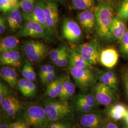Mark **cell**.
Masks as SVG:
<instances>
[{
	"label": "cell",
	"mask_w": 128,
	"mask_h": 128,
	"mask_svg": "<svg viewBox=\"0 0 128 128\" xmlns=\"http://www.w3.org/2000/svg\"><path fill=\"white\" fill-rule=\"evenodd\" d=\"M96 20V36L102 41L111 42L114 40L110 28L114 18V9L107 2H101L94 8Z\"/></svg>",
	"instance_id": "cell-1"
},
{
	"label": "cell",
	"mask_w": 128,
	"mask_h": 128,
	"mask_svg": "<svg viewBox=\"0 0 128 128\" xmlns=\"http://www.w3.org/2000/svg\"><path fill=\"white\" fill-rule=\"evenodd\" d=\"M23 117L30 127L35 128H45L50 122L44 108L37 104L28 106Z\"/></svg>",
	"instance_id": "cell-2"
},
{
	"label": "cell",
	"mask_w": 128,
	"mask_h": 128,
	"mask_svg": "<svg viewBox=\"0 0 128 128\" xmlns=\"http://www.w3.org/2000/svg\"><path fill=\"white\" fill-rule=\"evenodd\" d=\"M44 108L49 121L52 122L60 121L71 113V107L66 101L46 100Z\"/></svg>",
	"instance_id": "cell-3"
},
{
	"label": "cell",
	"mask_w": 128,
	"mask_h": 128,
	"mask_svg": "<svg viewBox=\"0 0 128 128\" xmlns=\"http://www.w3.org/2000/svg\"><path fill=\"white\" fill-rule=\"evenodd\" d=\"M69 70L76 84L82 90H87L96 82V76L91 69L77 68L69 66Z\"/></svg>",
	"instance_id": "cell-4"
},
{
	"label": "cell",
	"mask_w": 128,
	"mask_h": 128,
	"mask_svg": "<svg viewBox=\"0 0 128 128\" xmlns=\"http://www.w3.org/2000/svg\"><path fill=\"white\" fill-rule=\"evenodd\" d=\"M51 36L50 33L41 25L32 20L25 21L17 34L18 37H30L47 41H50Z\"/></svg>",
	"instance_id": "cell-5"
},
{
	"label": "cell",
	"mask_w": 128,
	"mask_h": 128,
	"mask_svg": "<svg viewBox=\"0 0 128 128\" xmlns=\"http://www.w3.org/2000/svg\"><path fill=\"white\" fill-rule=\"evenodd\" d=\"M23 51L28 59L32 62H39L44 60L48 52V48L38 40H30L24 43Z\"/></svg>",
	"instance_id": "cell-6"
},
{
	"label": "cell",
	"mask_w": 128,
	"mask_h": 128,
	"mask_svg": "<svg viewBox=\"0 0 128 128\" xmlns=\"http://www.w3.org/2000/svg\"><path fill=\"white\" fill-rule=\"evenodd\" d=\"M74 50L92 66L99 62L101 46L96 40H92L79 45Z\"/></svg>",
	"instance_id": "cell-7"
},
{
	"label": "cell",
	"mask_w": 128,
	"mask_h": 128,
	"mask_svg": "<svg viewBox=\"0 0 128 128\" xmlns=\"http://www.w3.org/2000/svg\"><path fill=\"white\" fill-rule=\"evenodd\" d=\"M45 3V14L46 27L52 35L57 32L59 22L58 5L54 0H46Z\"/></svg>",
	"instance_id": "cell-8"
},
{
	"label": "cell",
	"mask_w": 128,
	"mask_h": 128,
	"mask_svg": "<svg viewBox=\"0 0 128 128\" xmlns=\"http://www.w3.org/2000/svg\"><path fill=\"white\" fill-rule=\"evenodd\" d=\"M61 28L63 37L71 44L78 43L82 38V31L80 26L71 18L64 19Z\"/></svg>",
	"instance_id": "cell-9"
},
{
	"label": "cell",
	"mask_w": 128,
	"mask_h": 128,
	"mask_svg": "<svg viewBox=\"0 0 128 128\" xmlns=\"http://www.w3.org/2000/svg\"><path fill=\"white\" fill-rule=\"evenodd\" d=\"M94 96L98 104L109 107L115 100L114 91L110 87L101 82L95 84Z\"/></svg>",
	"instance_id": "cell-10"
},
{
	"label": "cell",
	"mask_w": 128,
	"mask_h": 128,
	"mask_svg": "<svg viewBox=\"0 0 128 128\" xmlns=\"http://www.w3.org/2000/svg\"><path fill=\"white\" fill-rule=\"evenodd\" d=\"M78 22L84 31L87 34H90L96 30V20L94 10H83L78 14L77 16Z\"/></svg>",
	"instance_id": "cell-11"
},
{
	"label": "cell",
	"mask_w": 128,
	"mask_h": 128,
	"mask_svg": "<svg viewBox=\"0 0 128 128\" xmlns=\"http://www.w3.org/2000/svg\"><path fill=\"white\" fill-rule=\"evenodd\" d=\"M23 16V19L25 21L32 20L36 22L48 32L46 25L45 3L42 0L38 1L36 4L34 11L32 14Z\"/></svg>",
	"instance_id": "cell-12"
},
{
	"label": "cell",
	"mask_w": 128,
	"mask_h": 128,
	"mask_svg": "<svg viewBox=\"0 0 128 128\" xmlns=\"http://www.w3.org/2000/svg\"><path fill=\"white\" fill-rule=\"evenodd\" d=\"M119 55L117 51L114 48H108L102 50L99 62L108 68H112L117 64Z\"/></svg>",
	"instance_id": "cell-13"
},
{
	"label": "cell",
	"mask_w": 128,
	"mask_h": 128,
	"mask_svg": "<svg viewBox=\"0 0 128 128\" xmlns=\"http://www.w3.org/2000/svg\"><path fill=\"white\" fill-rule=\"evenodd\" d=\"M79 122L83 128H100L104 125L101 115L97 113L85 114L81 116Z\"/></svg>",
	"instance_id": "cell-14"
},
{
	"label": "cell",
	"mask_w": 128,
	"mask_h": 128,
	"mask_svg": "<svg viewBox=\"0 0 128 128\" xmlns=\"http://www.w3.org/2000/svg\"><path fill=\"white\" fill-rule=\"evenodd\" d=\"M22 61L20 54L17 50L6 51L0 53V62L1 65L19 67L21 66Z\"/></svg>",
	"instance_id": "cell-15"
},
{
	"label": "cell",
	"mask_w": 128,
	"mask_h": 128,
	"mask_svg": "<svg viewBox=\"0 0 128 128\" xmlns=\"http://www.w3.org/2000/svg\"><path fill=\"white\" fill-rule=\"evenodd\" d=\"M126 21L116 16L112 21L110 30L114 40L120 42L127 31Z\"/></svg>",
	"instance_id": "cell-16"
},
{
	"label": "cell",
	"mask_w": 128,
	"mask_h": 128,
	"mask_svg": "<svg viewBox=\"0 0 128 128\" xmlns=\"http://www.w3.org/2000/svg\"><path fill=\"white\" fill-rule=\"evenodd\" d=\"M23 14L18 7L12 9L7 17V22L10 29L14 32L20 30L22 26Z\"/></svg>",
	"instance_id": "cell-17"
},
{
	"label": "cell",
	"mask_w": 128,
	"mask_h": 128,
	"mask_svg": "<svg viewBox=\"0 0 128 128\" xmlns=\"http://www.w3.org/2000/svg\"><path fill=\"white\" fill-rule=\"evenodd\" d=\"M98 78L100 82L110 87L114 92L118 91V78L114 71L110 70L100 71L98 74Z\"/></svg>",
	"instance_id": "cell-18"
},
{
	"label": "cell",
	"mask_w": 128,
	"mask_h": 128,
	"mask_svg": "<svg viewBox=\"0 0 128 128\" xmlns=\"http://www.w3.org/2000/svg\"><path fill=\"white\" fill-rule=\"evenodd\" d=\"M17 86L23 96L28 98H32L37 94L36 85L33 82L25 78L18 80Z\"/></svg>",
	"instance_id": "cell-19"
},
{
	"label": "cell",
	"mask_w": 128,
	"mask_h": 128,
	"mask_svg": "<svg viewBox=\"0 0 128 128\" xmlns=\"http://www.w3.org/2000/svg\"><path fill=\"white\" fill-rule=\"evenodd\" d=\"M128 112V108L126 105L118 103L110 106L107 114L112 120L118 121L124 119Z\"/></svg>",
	"instance_id": "cell-20"
},
{
	"label": "cell",
	"mask_w": 128,
	"mask_h": 128,
	"mask_svg": "<svg viewBox=\"0 0 128 128\" xmlns=\"http://www.w3.org/2000/svg\"><path fill=\"white\" fill-rule=\"evenodd\" d=\"M69 66L81 68H92V65L84 60L74 49L69 50Z\"/></svg>",
	"instance_id": "cell-21"
},
{
	"label": "cell",
	"mask_w": 128,
	"mask_h": 128,
	"mask_svg": "<svg viewBox=\"0 0 128 128\" xmlns=\"http://www.w3.org/2000/svg\"><path fill=\"white\" fill-rule=\"evenodd\" d=\"M61 78L63 83V91L59 97L61 101H66L73 96L76 92V86L68 76Z\"/></svg>",
	"instance_id": "cell-22"
},
{
	"label": "cell",
	"mask_w": 128,
	"mask_h": 128,
	"mask_svg": "<svg viewBox=\"0 0 128 128\" xmlns=\"http://www.w3.org/2000/svg\"><path fill=\"white\" fill-rule=\"evenodd\" d=\"M0 76L10 86L13 88L17 86L18 81V75L14 69L9 66H4L0 69Z\"/></svg>",
	"instance_id": "cell-23"
},
{
	"label": "cell",
	"mask_w": 128,
	"mask_h": 128,
	"mask_svg": "<svg viewBox=\"0 0 128 128\" xmlns=\"http://www.w3.org/2000/svg\"><path fill=\"white\" fill-rule=\"evenodd\" d=\"M20 41L17 38L14 36H8L1 39L0 42V53L6 51L17 50Z\"/></svg>",
	"instance_id": "cell-24"
},
{
	"label": "cell",
	"mask_w": 128,
	"mask_h": 128,
	"mask_svg": "<svg viewBox=\"0 0 128 128\" xmlns=\"http://www.w3.org/2000/svg\"><path fill=\"white\" fill-rule=\"evenodd\" d=\"M72 6L79 10H92L95 8V0H72Z\"/></svg>",
	"instance_id": "cell-25"
},
{
	"label": "cell",
	"mask_w": 128,
	"mask_h": 128,
	"mask_svg": "<svg viewBox=\"0 0 128 128\" xmlns=\"http://www.w3.org/2000/svg\"><path fill=\"white\" fill-rule=\"evenodd\" d=\"M68 49L66 46L63 45L51 51L50 53V56L53 64L58 66L64 53Z\"/></svg>",
	"instance_id": "cell-26"
},
{
	"label": "cell",
	"mask_w": 128,
	"mask_h": 128,
	"mask_svg": "<svg viewBox=\"0 0 128 128\" xmlns=\"http://www.w3.org/2000/svg\"><path fill=\"white\" fill-rule=\"evenodd\" d=\"M36 4V0H20L19 2V7L22 10L23 15L32 14L34 10Z\"/></svg>",
	"instance_id": "cell-27"
},
{
	"label": "cell",
	"mask_w": 128,
	"mask_h": 128,
	"mask_svg": "<svg viewBox=\"0 0 128 128\" xmlns=\"http://www.w3.org/2000/svg\"><path fill=\"white\" fill-rule=\"evenodd\" d=\"M117 16L128 20V0H120L117 8Z\"/></svg>",
	"instance_id": "cell-28"
},
{
	"label": "cell",
	"mask_w": 128,
	"mask_h": 128,
	"mask_svg": "<svg viewBox=\"0 0 128 128\" xmlns=\"http://www.w3.org/2000/svg\"><path fill=\"white\" fill-rule=\"evenodd\" d=\"M22 74L23 78L28 80L34 82L36 78V74L32 64L27 62L23 66L22 70Z\"/></svg>",
	"instance_id": "cell-29"
},
{
	"label": "cell",
	"mask_w": 128,
	"mask_h": 128,
	"mask_svg": "<svg viewBox=\"0 0 128 128\" xmlns=\"http://www.w3.org/2000/svg\"><path fill=\"white\" fill-rule=\"evenodd\" d=\"M20 104V102L18 101L17 98L14 96L9 95L6 98H5L4 101H2L0 106L2 111L4 112L7 110H9L10 108H12L14 106L18 105Z\"/></svg>",
	"instance_id": "cell-30"
},
{
	"label": "cell",
	"mask_w": 128,
	"mask_h": 128,
	"mask_svg": "<svg viewBox=\"0 0 128 128\" xmlns=\"http://www.w3.org/2000/svg\"><path fill=\"white\" fill-rule=\"evenodd\" d=\"M75 104L76 109L80 112L84 114H88L94 111V107L87 104L80 99L76 98Z\"/></svg>",
	"instance_id": "cell-31"
},
{
	"label": "cell",
	"mask_w": 128,
	"mask_h": 128,
	"mask_svg": "<svg viewBox=\"0 0 128 128\" xmlns=\"http://www.w3.org/2000/svg\"><path fill=\"white\" fill-rule=\"evenodd\" d=\"M120 43V52L125 58H128V30Z\"/></svg>",
	"instance_id": "cell-32"
},
{
	"label": "cell",
	"mask_w": 128,
	"mask_h": 128,
	"mask_svg": "<svg viewBox=\"0 0 128 128\" xmlns=\"http://www.w3.org/2000/svg\"><path fill=\"white\" fill-rule=\"evenodd\" d=\"M77 98L80 99L87 104L91 106L92 107H95L98 103L94 95L91 94H80L76 96Z\"/></svg>",
	"instance_id": "cell-33"
},
{
	"label": "cell",
	"mask_w": 128,
	"mask_h": 128,
	"mask_svg": "<svg viewBox=\"0 0 128 128\" xmlns=\"http://www.w3.org/2000/svg\"><path fill=\"white\" fill-rule=\"evenodd\" d=\"M54 80L48 84L46 90V96L51 99H55L58 97H59V94L56 90Z\"/></svg>",
	"instance_id": "cell-34"
},
{
	"label": "cell",
	"mask_w": 128,
	"mask_h": 128,
	"mask_svg": "<svg viewBox=\"0 0 128 128\" xmlns=\"http://www.w3.org/2000/svg\"><path fill=\"white\" fill-rule=\"evenodd\" d=\"M9 87L4 82L1 81L0 83V105H1L5 98L9 96Z\"/></svg>",
	"instance_id": "cell-35"
},
{
	"label": "cell",
	"mask_w": 128,
	"mask_h": 128,
	"mask_svg": "<svg viewBox=\"0 0 128 128\" xmlns=\"http://www.w3.org/2000/svg\"><path fill=\"white\" fill-rule=\"evenodd\" d=\"M55 70L53 66L50 64H44L40 67L39 72L40 78H42L48 74L54 72Z\"/></svg>",
	"instance_id": "cell-36"
},
{
	"label": "cell",
	"mask_w": 128,
	"mask_h": 128,
	"mask_svg": "<svg viewBox=\"0 0 128 128\" xmlns=\"http://www.w3.org/2000/svg\"><path fill=\"white\" fill-rule=\"evenodd\" d=\"M21 104L12 107V108H10L9 110H7L4 112L5 117L10 118L14 116L15 115L17 114L18 113V112L21 109Z\"/></svg>",
	"instance_id": "cell-37"
},
{
	"label": "cell",
	"mask_w": 128,
	"mask_h": 128,
	"mask_svg": "<svg viewBox=\"0 0 128 128\" xmlns=\"http://www.w3.org/2000/svg\"><path fill=\"white\" fill-rule=\"evenodd\" d=\"M10 128H30V126L23 120H20L10 124Z\"/></svg>",
	"instance_id": "cell-38"
},
{
	"label": "cell",
	"mask_w": 128,
	"mask_h": 128,
	"mask_svg": "<svg viewBox=\"0 0 128 128\" xmlns=\"http://www.w3.org/2000/svg\"><path fill=\"white\" fill-rule=\"evenodd\" d=\"M56 77V74L55 71L47 74L44 76L40 78L41 82L44 84H48L50 82H53Z\"/></svg>",
	"instance_id": "cell-39"
},
{
	"label": "cell",
	"mask_w": 128,
	"mask_h": 128,
	"mask_svg": "<svg viewBox=\"0 0 128 128\" xmlns=\"http://www.w3.org/2000/svg\"><path fill=\"white\" fill-rule=\"evenodd\" d=\"M0 10L4 13H6L12 10L9 0H0Z\"/></svg>",
	"instance_id": "cell-40"
},
{
	"label": "cell",
	"mask_w": 128,
	"mask_h": 128,
	"mask_svg": "<svg viewBox=\"0 0 128 128\" xmlns=\"http://www.w3.org/2000/svg\"><path fill=\"white\" fill-rule=\"evenodd\" d=\"M69 50L68 49L66 51L63 55L61 59L57 66L60 68H63L66 66L68 63H69Z\"/></svg>",
	"instance_id": "cell-41"
},
{
	"label": "cell",
	"mask_w": 128,
	"mask_h": 128,
	"mask_svg": "<svg viewBox=\"0 0 128 128\" xmlns=\"http://www.w3.org/2000/svg\"><path fill=\"white\" fill-rule=\"evenodd\" d=\"M122 80L126 96L128 98V68L124 70L122 74Z\"/></svg>",
	"instance_id": "cell-42"
},
{
	"label": "cell",
	"mask_w": 128,
	"mask_h": 128,
	"mask_svg": "<svg viewBox=\"0 0 128 128\" xmlns=\"http://www.w3.org/2000/svg\"><path fill=\"white\" fill-rule=\"evenodd\" d=\"M6 19L3 16L0 17V33L2 34L4 33L6 30Z\"/></svg>",
	"instance_id": "cell-43"
},
{
	"label": "cell",
	"mask_w": 128,
	"mask_h": 128,
	"mask_svg": "<svg viewBox=\"0 0 128 128\" xmlns=\"http://www.w3.org/2000/svg\"><path fill=\"white\" fill-rule=\"evenodd\" d=\"M103 128H119L117 125L112 121H108L104 124Z\"/></svg>",
	"instance_id": "cell-44"
},
{
	"label": "cell",
	"mask_w": 128,
	"mask_h": 128,
	"mask_svg": "<svg viewBox=\"0 0 128 128\" xmlns=\"http://www.w3.org/2000/svg\"><path fill=\"white\" fill-rule=\"evenodd\" d=\"M64 122H53V123L51 124L48 127V128H60L64 124Z\"/></svg>",
	"instance_id": "cell-45"
},
{
	"label": "cell",
	"mask_w": 128,
	"mask_h": 128,
	"mask_svg": "<svg viewBox=\"0 0 128 128\" xmlns=\"http://www.w3.org/2000/svg\"><path fill=\"white\" fill-rule=\"evenodd\" d=\"M12 7V9L19 7V2L18 0H9Z\"/></svg>",
	"instance_id": "cell-46"
},
{
	"label": "cell",
	"mask_w": 128,
	"mask_h": 128,
	"mask_svg": "<svg viewBox=\"0 0 128 128\" xmlns=\"http://www.w3.org/2000/svg\"><path fill=\"white\" fill-rule=\"evenodd\" d=\"M0 128H10V124L6 122L1 120L0 124Z\"/></svg>",
	"instance_id": "cell-47"
},
{
	"label": "cell",
	"mask_w": 128,
	"mask_h": 128,
	"mask_svg": "<svg viewBox=\"0 0 128 128\" xmlns=\"http://www.w3.org/2000/svg\"><path fill=\"white\" fill-rule=\"evenodd\" d=\"M70 124L68 122H64L63 126L60 128H70Z\"/></svg>",
	"instance_id": "cell-48"
},
{
	"label": "cell",
	"mask_w": 128,
	"mask_h": 128,
	"mask_svg": "<svg viewBox=\"0 0 128 128\" xmlns=\"http://www.w3.org/2000/svg\"><path fill=\"white\" fill-rule=\"evenodd\" d=\"M124 120H125V122L126 124V125H128V112L127 113V114L126 115L125 118H124Z\"/></svg>",
	"instance_id": "cell-49"
},
{
	"label": "cell",
	"mask_w": 128,
	"mask_h": 128,
	"mask_svg": "<svg viewBox=\"0 0 128 128\" xmlns=\"http://www.w3.org/2000/svg\"><path fill=\"white\" fill-rule=\"evenodd\" d=\"M55 1H57V2H63L64 1V0H54Z\"/></svg>",
	"instance_id": "cell-50"
},
{
	"label": "cell",
	"mask_w": 128,
	"mask_h": 128,
	"mask_svg": "<svg viewBox=\"0 0 128 128\" xmlns=\"http://www.w3.org/2000/svg\"><path fill=\"white\" fill-rule=\"evenodd\" d=\"M125 128H128V125H126V126H125Z\"/></svg>",
	"instance_id": "cell-51"
},
{
	"label": "cell",
	"mask_w": 128,
	"mask_h": 128,
	"mask_svg": "<svg viewBox=\"0 0 128 128\" xmlns=\"http://www.w3.org/2000/svg\"></svg>",
	"instance_id": "cell-52"
}]
</instances>
